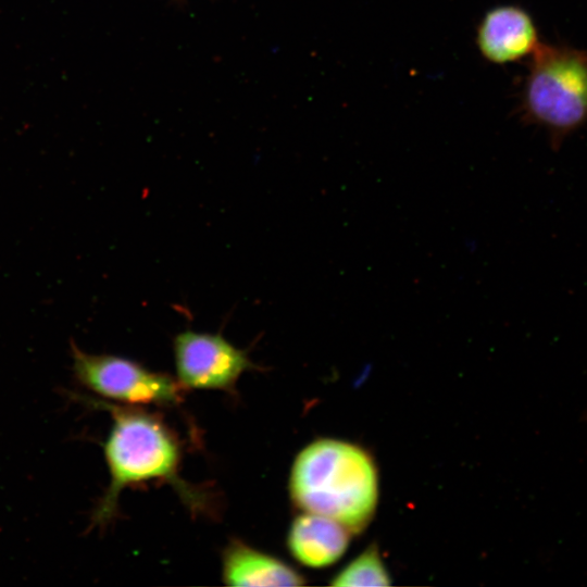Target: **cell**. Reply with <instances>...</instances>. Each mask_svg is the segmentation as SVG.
<instances>
[{
	"instance_id": "cell-1",
	"label": "cell",
	"mask_w": 587,
	"mask_h": 587,
	"mask_svg": "<svg viewBox=\"0 0 587 587\" xmlns=\"http://www.w3.org/2000/svg\"><path fill=\"white\" fill-rule=\"evenodd\" d=\"M289 492L295 505L303 512L327 516L351 534H359L376 510V466L372 457L354 444L317 439L297 455Z\"/></svg>"
},
{
	"instance_id": "cell-2",
	"label": "cell",
	"mask_w": 587,
	"mask_h": 587,
	"mask_svg": "<svg viewBox=\"0 0 587 587\" xmlns=\"http://www.w3.org/2000/svg\"><path fill=\"white\" fill-rule=\"evenodd\" d=\"M102 404L112 416L103 445L110 484L91 514L90 526H107L115 516L121 491L145 480H168L191 504L198 501L178 478L180 450L164 422L139 409Z\"/></svg>"
},
{
	"instance_id": "cell-3",
	"label": "cell",
	"mask_w": 587,
	"mask_h": 587,
	"mask_svg": "<svg viewBox=\"0 0 587 587\" xmlns=\"http://www.w3.org/2000/svg\"><path fill=\"white\" fill-rule=\"evenodd\" d=\"M522 117L545 129L554 150L587 124V50L540 42L523 86Z\"/></svg>"
},
{
	"instance_id": "cell-4",
	"label": "cell",
	"mask_w": 587,
	"mask_h": 587,
	"mask_svg": "<svg viewBox=\"0 0 587 587\" xmlns=\"http://www.w3.org/2000/svg\"><path fill=\"white\" fill-rule=\"evenodd\" d=\"M72 373L85 389L125 404H174L185 388L167 374L113 354H92L71 340Z\"/></svg>"
},
{
	"instance_id": "cell-5",
	"label": "cell",
	"mask_w": 587,
	"mask_h": 587,
	"mask_svg": "<svg viewBox=\"0 0 587 587\" xmlns=\"http://www.w3.org/2000/svg\"><path fill=\"white\" fill-rule=\"evenodd\" d=\"M178 383L186 389L230 390L254 369L247 353L220 334L186 329L173 340Z\"/></svg>"
},
{
	"instance_id": "cell-6",
	"label": "cell",
	"mask_w": 587,
	"mask_h": 587,
	"mask_svg": "<svg viewBox=\"0 0 587 587\" xmlns=\"http://www.w3.org/2000/svg\"><path fill=\"white\" fill-rule=\"evenodd\" d=\"M476 45L484 59L495 64L517 62L540 45L532 15L514 4L488 10L476 30Z\"/></svg>"
},
{
	"instance_id": "cell-7",
	"label": "cell",
	"mask_w": 587,
	"mask_h": 587,
	"mask_svg": "<svg viewBox=\"0 0 587 587\" xmlns=\"http://www.w3.org/2000/svg\"><path fill=\"white\" fill-rule=\"evenodd\" d=\"M351 533L339 522L324 515L304 512L297 516L288 532L287 545L292 557L310 567H325L346 552Z\"/></svg>"
},
{
	"instance_id": "cell-8",
	"label": "cell",
	"mask_w": 587,
	"mask_h": 587,
	"mask_svg": "<svg viewBox=\"0 0 587 587\" xmlns=\"http://www.w3.org/2000/svg\"><path fill=\"white\" fill-rule=\"evenodd\" d=\"M303 578L282 560L239 541L223 554V579L228 586H301Z\"/></svg>"
},
{
	"instance_id": "cell-9",
	"label": "cell",
	"mask_w": 587,
	"mask_h": 587,
	"mask_svg": "<svg viewBox=\"0 0 587 587\" xmlns=\"http://www.w3.org/2000/svg\"><path fill=\"white\" fill-rule=\"evenodd\" d=\"M333 586H388L390 576L375 546L350 562L330 583Z\"/></svg>"
}]
</instances>
